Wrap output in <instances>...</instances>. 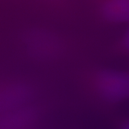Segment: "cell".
I'll return each instance as SVG.
<instances>
[{
  "label": "cell",
  "instance_id": "6da1fadb",
  "mask_svg": "<svg viewBox=\"0 0 129 129\" xmlns=\"http://www.w3.org/2000/svg\"><path fill=\"white\" fill-rule=\"evenodd\" d=\"M58 24L44 20L20 25L14 39L17 55L31 65L47 68L62 65L84 55L91 41L66 32Z\"/></svg>",
  "mask_w": 129,
  "mask_h": 129
},
{
  "label": "cell",
  "instance_id": "7a4b0ae2",
  "mask_svg": "<svg viewBox=\"0 0 129 129\" xmlns=\"http://www.w3.org/2000/svg\"><path fill=\"white\" fill-rule=\"evenodd\" d=\"M74 81L81 98L99 112L110 114L129 101V74L126 69L84 62L76 71Z\"/></svg>",
  "mask_w": 129,
  "mask_h": 129
},
{
  "label": "cell",
  "instance_id": "3957f363",
  "mask_svg": "<svg viewBox=\"0 0 129 129\" xmlns=\"http://www.w3.org/2000/svg\"><path fill=\"white\" fill-rule=\"evenodd\" d=\"M88 18L103 29L126 26L129 24V0H91Z\"/></svg>",
  "mask_w": 129,
  "mask_h": 129
},
{
  "label": "cell",
  "instance_id": "277c9868",
  "mask_svg": "<svg viewBox=\"0 0 129 129\" xmlns=\"http://www.w3.org/2000/svg\"><path fill=\"white\" fill-rule=\"evenodd\" d=\"M36 90L22 78L12 79L0 88V112L3 114L35 103Z\"/></svg>",
  "mask_w": 129,
  "mask_h": 129
},
{
  "label": "cell",
  "instance_id": "5b68a950",
  "mask_svg": "<svg viewBox=\"0 0 129 129\" xmlns=\"http://www.w3.org/2000/svg\"><path fill=\"white\" fill-rule=\"evenodd\" d=\"M68 0H42L44 20L61 24L75 18L74 12L68 4Z\"/></svg>",
  "mask_w": 129,
  "mask_h": 129
},
{
  "label": "cell",
  "instance_id": "8992f818",
  "mask_svg": "<svg viewBox=\"0 0 129 129\" xmlns=\"http://www.w3.org/2000/svg\"><path fill=\"white\" fill-rule=\"evenodd\" d=\"M103 54L108 59H129V24L105 45Z\"/></svg>",
  "mask_w": 129,
  "mask_h": 129
},
{
  "label": "cell",
  "instance_id": "52a82bcc",
  "mask_svg": "<svg viewBox=\"0 0 129 129\" xmlns=\"http://www.w3.org/2000/svg\"><path fill=\"white\" fill-rule=\"evenodd\" d=\"M112 129H129V116H117L112 121Z\"/></svg>",
  "mask_w": 129,
  "mask_h": 129
},
{
  "label": "cell",
  "instance_id": "ba28073f",
  "mask_svg": "<svg viewBox=\"0 0 129 129\" xmlns=\"http://www.w3.org/2000/svg\"><path fill=\"white\" fill-rule=\"evenodd\" d=\"M128 72H129V65H128Z\"/></svg>",
  "mask_w": 129,
  "mask_h": 129
}]
</instances>
